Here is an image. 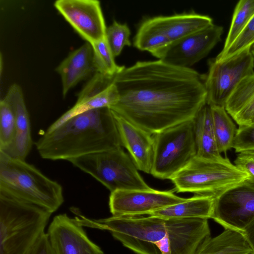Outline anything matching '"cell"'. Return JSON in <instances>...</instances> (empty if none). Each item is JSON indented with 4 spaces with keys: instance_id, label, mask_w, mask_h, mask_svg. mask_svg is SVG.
<instances>
[{
    "instance_id": "1",
    "label": "cell",
    "mask_w": 254,
    "mask_h": 254,
    "mask_svg": "<svg viewBox=\"0 0 254 254\" xmlns=\"http://www.w3.org/2000/svg\"><path fill=\"white\" fill-rule=\"evenodd\" d=\"M205 76L161 60L123 66L113 80L119 100L109 108L154 134L194 118L206 103Z\"/></svg>"
},
{
    "instance_id": "2",
    "label": "cell",
    "mask_w": 254,
    "mask_h": 254,
    "mask_svg": "<svg viewBox=\"0 0 254 254\" xmlns=\"http://www.w3.org/2000/svg\"><path fill=\"white\" fill-rule=\"evenodd\" d=\"M45 159L68 161L87 154L123 147L116 122L109 108L76 115L35 142Z\"/></svg>"
},
{
    "instance_id": "3",
    "label": "cell",
    "mask_w": 254,
    "mask_h": 254,
    "mask_svg": "<svg viewBox=\"0 0 254 254\" xmlns=\"http://www.w3.org/2000/svg\"><path fill=\"white\" fill-rule=\"evenodd\" d=\"M0 193L53 213L64 201L62 186L25 160L0 151Z\"/></svg>"
},
{
    "instance_id": "4",
    "label": "cell",
    "mask_w": 254,
    "mask_h": 254,
    "mask_svg": "<svg viewBox=\"0 0 254 254\" xmlns=\"http://www.w3.org/2000/svg\"><path fill=\"white\" fill-rule=\"evenodd\" d=\"M52 214L0 193V254H31Z\"/></svg>"
},
{
    "instance_id": "5",
    "label": "cell",
    "mask_w": 254,
    "mask_h": 254,
    "mask_svg": "<svg viewBox=\"0 0 254 254\" xmlns=\"http://www.w3.org/2000/svg\"><path fill=\"white\" fill-rule=\"evenodd\" d=\"M248 178L246 173L227 158L209 159L195 156L170 180L174 185V192H190L215 198Z\"/></svg>"
},
{
    "instance_id": "6",
    "label": "cell",
    "mask_w": 254,
    "mask_h": 254,
    "mask_svg": "<svg viewBox=\"0 0 254 254\" xmlns=\"http://www.w3.org/2000/svg\"><path fill=\"white\" fill-rule=\"evenodd\" d=\"M68 161L106 187L111 192L118 190H151L138 172L129 155L123 147L95 152Z\"/></svg>"
},
{
    "instance_id": "7",
    "label": "cell",
    "mask_w": 254,
    "mask_h": 254,
    "mask_svg": "<svg viewBox=\"0 0 254 254\" xmlns=\"http://www.w3.org/2000/svg\"><path fill=\"white\" fill-rule=\"evenodd\" d=\"M154 157L151 174L170 179L196 155L193 119L153 134Z\"/></svg>"
},
{
    "instance_id": "8",
    "label": "cell",
    "mask_w": 254,
    "mask_h": 254,
    "mask_svg": "<svg viewBox=\"0 0 254 254\" xmlns=\"http://www.w3.org/2000/svg\"><path fill=\"white\" fill-rule=\"evenodd\" d=\"M205 76L206 103L225 107L233 91L245 77L254 73V56L251 48L221 62L209 60Z\"/></svg>"
},
{
    "instance_id": "9",
    "label": "cell",
    "mask_w": 254,
    "mask_h": 254,
    "mask_svg": "<svg viewBox=\"0 0 254 254\" xmlns=\"http://www.w3.org/2000/svg\"><path fill=\"white\" fill-rule=\"evenodd\" d=\"M211 219L243 233L254 221V179L249 177L216 197Z\"/></svg>"
},
{
    "instance_id": "10",
    "label": "cell",
    "mask_w": 254,
    "mask_h": 254,
    "mask_svg": "<svg viewBox=\"0 0 254 254\" xmlns=\"http://www.w3.org/2000/svg\"><path fill=\"white\" fill-rule=\"evenodd\" d=\"M170 190H118L111 192L109 206L112 216L148 215L156 211L187 200Z\"/></svg>"
},
{
    "instance_id": "11",
    "label": "cell",
    "mask_w": 254,
    "mask_h": 254,
    "mask_svg": "<svg viewBox=\"0 0 254 254\" xmlns=\"http://www.w3.org/2000/svg\"><path fill=\"white\" fill-rule=\"evenodd\" d=\"M54 6L76 32L92 44L106 37L107 27L97 0H57Z\"/></svg>"
},
{
    "instance_id": "12",
    "label": "cell",
    "mask_w": 254,
    "mask_h": 254,
    "mask_svg": "<svg viewBox=\"0 0 254 254\" xmlns=\"http://www.w3.org/2000/svg\"><path fill=\"white\" fill-rule=\"evenodd\" d=\"M208 220H170L166 236L155 245L161 254H196L204 241L211 237Z\"/></svg>"
},
{
    "instance_id": "13",
    "label": "cell",
    "mask_w": 254,
    "mask_h": 254,
    "mask_svg": "<svg viewBox=\"0 0 254 254\" xmlns=\"http://www.w3.org/2000/svg\"><path fill=\"white\" fill-rule=\"evenodd\" d=\"M47 234L56 254H105L77 219L65 213L53 218Z\"/></svg>"
},
{
    "instance_id": "14",
    "label": "cell",
    "mask_w": 254,
    "mask_h": 254,
    "mask_svg": "<svg viewBox=\"0 0 254 254\" xmlns=\"http://www.w3.org/2000/svg\"><path fill=\"white\" fill-rule=\"evenodd\" d=\"M114 77L95 73L78 95L75 105L47 129L50 132L73 117L96 109L110 108L118 101L119 94Z\"/></svg>"
},
{
    "instance_id": "15",
    "label": "cell",
    "mask_w": 254,
    "mask_h": 254,
    "mask_svg": "<svg viewBox=\"0 0 254 254\" xmlns=\"http://www.w3.org/2000/svg\"><path fill=\"white\" fill-rule=\"evenodd\" d=\"M223 27L208 28L173 43L161 60L168 64L190 68L207 56L221 40Z\"/></svg>"
},
{
    "instance_id": "16",
    "label": "cell",
    "mask_w": 254,
    "mask_h": 254,
    "mask_svg": "<svg viewBox=\"0 0 254 254\" xmlns=\"http://www.w3.org/2000/svg\"><path fill=\"white\" fill-rule=\"evenodd\" d=\"M112 112L122 146L127 150L139 171L151 174L154 150L153 134L112 111Z\"/></svg>"
},
{
    "instance_id": "17",
    "label": "cell",
    "mask_w": 254,
    "mask_h": 254,
    "mask_svg": "<svg viewBox=\"0 0 254 254\" xmlns=\"http://www.w3.org/2000/svg\"><path fill=\"white\" fill-rule=\"evenodd\" d=\"M10 107L16 121V135L12 144L3 151L11 157L25 160L33 145L30 118L20 86L13 84L3 99Z\"/></svg>"
},
{
    "instance_id": "18",
    "label": "cell",
    "mask_w": 254,
    "mask_h": 254,
    "mask_svg": "<svg viewBox=\"0 0 254 254\" xmlns=\"http://www.w3.org/2000/svg\"><path fill=\"white\" fill-rule=\"evenodd\" d=\"M173 44L202 31L214 23L208 15L191 11L169 16L150 17Z\"/></svg>"
},
{
    "instance_id": "19",
    "label": "cell",
    "mask_w": 254,
    "mask_h": 254,
    "mask_svg": "<svg viewBox=\"0 0 254 254\" xmlns=\"http://www.w3.org/2000/svg\"><path fill=\"white\" fill-rule=\"evenodd\" d=\"M61 75L63 95L91 73L97 72L93 61V49L86 42L71 53L56 68Z\"/></svg>"
},
{
    "instance_id": "20",
    "label": "cell",
    "mask_w": 254,
    "mask_h": 254,
    "mask_svg": "<svg viewBox=\"0 0 254 254\" xmlns=\"http://www.w3.org/2000/svg\"><path fill=\"white\" fill-rule=\"evenodd\" d=\"M225 108L239 126L252 123L254 119V73L240 82L226 102Z\"/></svg>"
},
{
    "instance_id": "21",
    "label": "cell",
    "mask_w": 254,
    "mask_h": 254,
    "mask_svg": "<svg viewBox=\"0 0 254 254\" xmlns=\"http://www.w3.org/2000/svg\"><path fill=\"white\" fill-rule=\"evenodd\" d=\"M214 199L211 195L194 194L185 201L156 211L148 215L165 220L211 219Z\"/></svg>"
},
{
    "instance_id": "22",
    "label": "cell",
    "mask_w": 254,
    "mask_h": 254,
    "mask_svg": "<svg viewBox=\"0 0 254 254\" xmlns=\"http://www.w3.org/2000/svg\"><path fill=\"white\" fill-rule=\"evenodd\" d=\"M197 156L209 159L221 157L213 125L211 106L206 103L193 119Z\"/></svg>"
},
{
    "instance_id": "23",
    "label": "cell",
    "mask_w": 254,
    "mask_h": 254,
    "mask_svg": "<svg viewBox=\"0 0 254 254\" xmlns=\"http://www.w3.org/2000/svg\"><path fill=\"white\" fill-rule=\"evenodd\" d=\"M252 251L242 232L226 229L206 239L196 254H251Z\"/></svg>"
},
{
    "instance_id": "24",
    "label": "cell",
    "mask_w": 254,
    "mask_h": 254,
    "mask_svg": "<svg viewBox=\"0 0 254 254\" xmlns=\"http://www.w3.org/2000/svg\"><path fill=\"white\" fill-rule=\"evenodd\" d=\"M172 44L168 37L150 17L142 22L133 39L135 48L149 52L159 60L163 58Z\"/></svg>"
},
{
    "instance_id": "25",
    "label": "cell",
    "mask_w": 254,
    "mask_h": 254,
    "mask_svg": "<svg viewBox=\"0 0 254 254\" xmlns=\"http://www.w3.org/2000/svg\"><path fill=\"white\" fill-rule=\"evenodd\" d=\"M213 125L219 152H226L232 148L237 128L225 107L211 106Z\"/></svg>"
},
{
    "instance_id": "26",
    "label": "cell",
    "mask_w": 254,
    "mask_h": 254,
    "mask_svg": "<svg viewBox=\"0 0 254 254\" xmlns=\"http://www.w3.org/2000/svg\"><path fill=\"white\" fill-rule=\"evenodd\" d=\"M254 15V0H239L234 10L229 30L224 47V53L232 45Z\"/></svg>"
},
{
    "instance_id": "27",
    "label": "cell",
    "mask_w": 254,
    "mask_h": 254,
    "mask_svg": "<svg viewBox=\"0 0 254 254\" xmlns=\"http://www.w3.org/2000/svg\"><path fill=\"white\" fill-rule=\"evenodd\" d=\"M93 61L97 72L114 77L123 66L117 65L114 56L108 45L106 37L91 44Z\"/></svg>"
},
{
    "instance_id": "28",
    "label": "cell",
    "mask_w": 254,
    "mask_h": 254,
    "mask_svg": "<svg viewBox=\"0 0 254 254\" xmlns=\"http://www.w3.org/2000/svg\"><path fill=\"white\" fill-rule=\"evenodd\" d=\"M16 121L13 112L3 99L0 101V151L13 142L16 135Z\"/></svg>"
},
{
    "instance_id": "29",
    "label": "cell",
    "mask_w": 254,
    "mask_h": 254,
    "mask_svg": "<svg viewBox=\"0 0 254 254\" xmlns=\"http://www.w3.org/2000/svg\"><path fill=\"white\" fill-rule=\"evenodd\" d=\"M130 30L126 23L122 24L114 20L107 28L106 38L114 56H118L126 46H130Z\"/></svg>"
},
{
    "instance_id": "30",
    "label": "cell",
    "mask_w": 254,
    "mask_h": 254,
    "mask_svg": "<svg viewBox=\"0 0 254 254\" xmlns=\"http://www.w3.org/2000/svg\"><path fill=\"white\" fill-rule=\"evenodd\" d=\"M254 44V15L237 39L224 53H220L214 59L221 62L229 59Z\"/></svg>"
},
{
    "instance_id": "31",
    "label": "cell",
    "mask_w": 254,
    "mask_h": 254,
    "mask_svg": "<svg viewBox=\"0 0 254 254\" xmlns=\"http://www.w3.org/2000/svg\"><path fill=\"white\" fill-rule=\"evenodd\" d=\"M232 148L240 153L254 150V124L239 126L233 140Z\"/></svg>"
},
{
    "instance_id": "32",
    "label": "cell",
    "mask_w": 254,
    "mask_h": 254,
    "mask_svg": "<svg viewBox=\"0 0 254 254\" xmlns=\"http://www.w3.org/2000/svg\"><path fill=\"white\" fill-rule=\"evenodd\" d=\"M234 165L249 177L254 179V150L239 153Z\"/></svg>"
},
{
    "instance_id": "33",
    "label": "cell",
    "mask_w": 254,
    "mask_h": 254,
    "mask_svg": "<svg viewBox=\"0 0 254 254\" xmlns=\"http://www.w3.org/2000/svg\"><path fill=\"white\" fill-rule=\"evenodd\" d=\"M31 254H56L47 233L41 237Z\"/></svg>"
},
{
    "instance_id": "34",
    "label": "cell",
    "mask_w": 254,
    "mask_h": 254,
    "mask_svg": "<svg viewBox=\"0 0 254 254\" xmlns=\"http://www.w3.org/2000/svg\"><path fill=\"white\" fill-rule=\"evenodd\" d=\"M243 234L251 247V254H254V221L247 226Z\"/></svg>"
},
{
    "instance_id": "35",
    "label": "cell",
    "mask_w": 254,
    "mask_h": 254,
    "mask_svg": "<svg viewBox=\"0 0 254 254\" xmlns=\"http://www.w3.org/2000/svg\"><path fill=\"white\" fill-rule=\"evenodd\" d=\"M251 51L252 54L253 55V56H254V44L251 47Z\"/></svg>"
},
{
    "instance_id": "36",
    "label": "cell",
    "mask_w": 254,
    "mask_h": 254,
    "mask_svg": "<svg viewBox=\"0 0 254 254\" xmlns=\"http://www.w3.org/2000/svg\"><path fill=\"white\" fill-rule=\"evenodd\" d=\"M0 73H1V71H2V55L1 54L0 55Z\"/></svg>"
},
{
    "instance_id": "37",
    "label": "cell",
    "mask_w": 254,
    "mask_h": 254,
    "mask_svg": "<svg viewBox=\"0 0 254 254\" xmlns=\"http://www.w3.org/2000/svg\"><path fill=\"white\" fill-rule=\"evenodd\" d=\"M252 123H254V120H253V121H252Z\"/></svg>"
}]
</instances>
